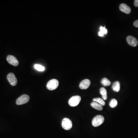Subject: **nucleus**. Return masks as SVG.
Instances as JSON below:
<instances>
[{
    "label": "nucleus",
    "instance_id": "obj_1",
    "mask_svg": "<svg viewBox=\"0 0 138 138\" xmlns=\"http://www.w3.org/2000/svg\"><path fill=\"white\" fill-rule=\"evenodd\" d=\"M104 121V118L102 115H98L93 118L92 124L94 127H97L102 124Z\"/></svg>",
    "mask_w": 138,
    "mask_h": 138
},
{
    "label": "nucleus",
    "instance_id": "obj_2",
    "mask_svg": "<svg viewBox=\"0 0 138 138\" xmlns=\"http://www.w3.org/2000/svg\"><path fill=\"white\" fill-rule=\"evenodd\" d=\"M59 86V82L56 79H52L50 80L48 82L47 85V88L50 91L55 90Z\"/></svg>",
    "mask_w": 138,
    "mask_h": 138
},
{
    "label": "nucleus",
    "instance_id": "obj_3",
    "mask_svg": "<svg viewBox=\"0 0 138 138\" xmlns=\"http://www.w3.org/2000/svg\"><path fill=\"white\" fill-rule=\"evenodd\" d=\"M81 97L79 95L72 96L69 99L68 104L71 107H76L80 103Z\"/></svg>",
    "mask_w": 138,
    "mask_h": 138
},
{
    "label": "nucleus",
    "instance_id": "obj_4",
    "mask_svg": "<svg viewBox=\"0 0 138 138\" xmlns=\"http://www.w3.org/2000/svg\"><path fill=\"white\" fill-rule=\"evenodd\" d=\"M30 100V97L27 94H24L20 96L17 99L16 104L18 105L24 104L27 103Z\"/></svg>",
    "mask_w": 138,
    "mask_h": 138
},
{
    "label": "nucleus",
    "instance_id": "obj_5",
    "mask_svg": "<svg viewBox=\"0 0 138 138\" xmlns=\"http://www.w3.org/2000/svg\"><path fill=\"white\" fill-rule=\"evenodd\" d=\"M72 122L68 118L64 119L62 121V127L65 130L68 131L72 128Z\"/></svg>",
    "mask_w": 138,
    "mask_h": 138
},
{
    "label": "nucleus",
    "instance_id": "obj_6",
    "mask_svg": "<svg viewBox=\"0 0 138 138\" xmlns=\"http://www.w3.org/2000/svg\"><path fill=\"white\" fill-rule=\"evenodd\" d=\"M7 79L9 83L12 86H15L17 84V80L14 73H9L7 76Z\"/></svg>",
    "mask_w": 138,
    "mask_h": 138
},
{
    "label": "nucleus",
    "instance_id": "obj_7",
    "mask_svg": "<svg viewBox=\"0 0 138 138\" xmlns=\"http://www.w3.org/2000/svg\"><path fill=\"white\" fill-rule=\"evenodd\" d=\"M7 60L9 64L15 67H17L19 64V62L17 58L12 55H8L7 57Z\"/></svg>",
    "mask_w": 138,
    "mask_h": 138
},
{
    "label": "nucleus",
    "instance_id": "obj_8",
    "mask_svg": "<svg viewBox=\"0 0 138 138\" xmlns=\"http://www.w3.org/2000/svg\"><path fill=\"white\" fill-rule=\"evenodd\" d=\"M127 42L130 46L133 47H135L138 45V41L137 39L134 37L132 36H129L127 37Z\"/></svg>",
    "mask_w": 138,
    "mask_h": 138
},
{
    "label": "nucleus",
    "instance_id": "obj_9",
    "mask_svg": "<svg viewBox=\"0 0 138 138\" xmlns=\"http://www.w3.org/2000/svg\"><path fill=\"white\" fill-rule=\"evenodd\" d=\"M91 84V81L88 79L82 80L79 84V87L81 89H88Z\"/></svg>",
    "mask_w": 138,
    "mask_h": 138
},
{
    "label": "nucleus",
    "instance_id": "obj_10",
    "mask_svg": "<svg viewBox=\"0 0 138 138\" xmlns=\"http://www.w3.org/2000/svg\"><path fill=\"white\" fill-rule=\"evenodd\" d=\"M119 9L121 10V11L127 14H130L131 12V8L126 4H121L119 6Z\"/></svg>",
    "mask_w": 138,
    "mask_h": 138
},
{
    "label": "nucleus",
    "instance_id": "obj_11",
    "mask_svg": "<svg viewBox=\"0 0 138 138\" xmlns=\"http://www.w3.org/2000/svg\"><path fill=\"white\" fill-rule=\"evenodd\" d=\"M91 105L93 108L99 111H102L103 109V106L93 101L91 102Z\"/></svg>",
    "mask_w": 138,
    "mask_h": 138
},
{
    "label": "nucleus",
    "instance_id": "obj_12",
    "mask_svg": "<svg viewBox=\"0 0 138 138\" xmlns=\"http://www.w3.org/2000/svg\"><path fill=\"white\" fill-rule=\"evenodd\" d=\"M112 88L114 91L119 92L120 90V83L117 81L115 82L112 86Z\"/></svg>",
    "mask_w": 138,
    "mask_h": 138
},
{
    "label": "nucleus",
    "instance_id": "obj_13",
    "mask_svg": "<svg viewBox=\"0 0 138 138\" xmlns=\"http://www.w3.org/2000/svg\"><path fill=\"white\" fill-rule=\"evenodd\" d=\"M100 93L102 96V98L103 100H106L108 99L107 91L104 88L102 87L100 89Z\"/></svg>",
    "mask_w": 138,
    "mask_h": 138
},
{
    "label": "nucleus",
    "instance_id": "obj_14",
    "mask_svg": "<svg viewBox=\"0 0 138 138\" xmlns=\"http://www.w3.org/2000/svg\"><path fill=\"white\" fill-rule=\"evenodd\" d=\"M118 101L115 99H113L111 100L109 103V106L112 108H114L118 105Z\"/></svg>",
    "mask_w": 138,
    "mask_h": 138
},
{
    "label": "nucleus",
    "instance_id": "obj_15",
    "mask_svg": "<svg viewBox=\"0 0 138 138\" xmlns=\"http://www.w3.org/2000/svg\"><path fill=\"white\" fill-rule=\"evenodd\" d=\"M93 101L94 102H98L99 104H101L102 106H104L105 105V103L104 101L100 98H94L93 99Z\"/></svg>",
    "mask_w": 138,
    "mask_h": 138
},
{
    "label": "nucleus",
    "instance_id": "obj_16",
    "mask_svg": "<svg viewBox=\"0 0 138 138\" xmlns=\"http://www.w3.org/2000/svg\"><path fill=\"white\" fill-rule=\"evenodd\" d=\"M101 83L104 86H108L111 85V82L108 79L104 78L102 80Z\"/></svg>",
    "mask_w": 138,
    "mask_h": 138
},
{
    "label": "nucleus",
    "instance_id": "obj_17",
    "mask_svg": "<svg viewBox=\"0 0 138 138\" xmlns=\"http://www.w3.org/2000/svg\"><path fill=\"white\" fill-rule=\"evenodd\" d=\"M34 68L39 71H43L45 70V68L40 65L35 64L34 65Z\"/></svg>",
    "mask_w": 138,
    "mask_h": 138
},
{
    "label": "nucleus",
    "instance_id": "obj_18",
    "mask_svg": "<svg viewBox=\"0 0 138 138\" xmlns=\"http://www.w3.org/2000/svg\"><path fill=\"white\" fill-rule=\"evenodd\" d=\"M100 31L102 32L104 34H106L108 33V30L105 28V27H100Z\"/></svg>",
    "mask_w": 138,
    "mask_h": 138
},
{
    "label": "nucleus",
    "instance_id": "obj_19",
    "mask_svg": "<svg viewBox=\"0 0 138 138\" xmlns=\"http://www.w3.org/2000/svg\"><path fill=\"white\" fill-rule=\"evenodd\" d=\"M134 25L136 27L138 28V20L134 22Z\"/></svg>",
    "mask_w": 138,
    "mask_h": 138
},
{
    "label": "nucleus",
    "instance_id": "obj_20",
    "mask_svg": "<svg viewBox=\"0 0 138 138\" xmlns=\"http://www.w3.org/2000/svg\"><path fill=\"white\" fill-rule=\"evenodd\" d=\"M134 5L135 7H138V0H135L134 1Z\"/></svg>",
    "mask_w": 138,
    "mask_h": 138
},
{
    "label": "nucleus",
    "instance_id": "obj_21",
    "mask_svg": "<svg viewBox=\"0 0 138 138\" xmlns=\"http://www.w3.org/2000/svg\"><path fill=\"white\" fill-rule=\"evenodd\" d=\"M100 37H103L104 36V34L101 31H100L98 33Z\"/></svg>",
    "mask_w": 138,
    "mask_h": 138
}]
</instances>
